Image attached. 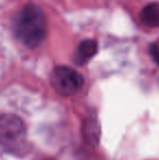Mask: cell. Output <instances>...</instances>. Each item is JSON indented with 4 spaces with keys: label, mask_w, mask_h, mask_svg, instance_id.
<instances>
[{
    "label": "cell",
    "mask_w": 159,
    "mask_h": 160,
    "mask_svg": "<svg viewBox=\"0 0 159 160\" xmlns=\"http://www.w3.org/2000/svg\"><path fill=\"white\" fill-rule=\"evenodd\" d=\"M17 38L28 48H36L47 34V22L42 10L34 3H28L19 11L14 21Z\"/></svg>",
    "instance_id": "cell-1"
},
{
    "label": "cell",
    "mask_w": 159,
    "mask_h": 160,
    "mask_svg": "<svg viewBox=\"0 0 159 160\" xmlns=\"http://www.w3.org/2000/svg\"><path fill=\"white\" fill-rule=\"evenodd\" d=\"M50 83L58 94L62 96H73L83 87L84 78L77 70L67 65H59L51 72Z\"/></svg>",
    "instance_id": "cell-2"
},
{
    "label": "cell",
    "mask_w": 159,
    "mask_h": 160,
    "mask_svg": "<svg viewBox=\"0 0 159 160\" xmlns=\"http://www.w3.org/2000/svg\"><path fill=\"white\" fill-rule=\"evenodd\" d=\"M25 124L20 117L7 113L0 116V145L19 143L25 136Z\"/></svg>",
    "instance_id": "cell-3"
},
{
    "label": "cell",
    "mask_w": 159,
    "mask_h": 160,
    "mask_svg": "<svg viewBox=\"0 0 159 160\" xmlns=\"http://www.w3.org/2000/svg\"><path fill=\"white\" fill-rule=\"evenodd\" d=\"M97 52V42L86 39L80 42L73 55V61L77 65H83L89 61Z\"/></svg>",
    "instance_id": "cell-4"
},
{
    "label": "cell",
    "mask_w": 159,
    "mask_h": 160,
    "mask_svg": "<svg viewBox=\"0 0 159 160\" xmlns=\"http://www.w3.org/2000/svg\"><path fill=\"white\" fill-rule=\"evenodd\" d=\"M82 135L84 141L91 146H97L100 139V125L96 118H86L83 122Z\"/></svg>",
    "instance_id": "cell-5"
},
{
    "label": "cell",
    "mask_w": 159,
    "mask_h": 160,
    "mask_svg": "<svg viewBox=\"0 0 159 160\" xmlns=\"http://www.w3.org/2000/svg\"><path fill=\"white\" fill-rule=\"evenodd\" d=\"M141 22L148 28L159 26V4L157 2H152L144 7L140 14Z\"/></svg>",
    "instance_id": "cell-6"
},
{
    "label": "cell",
    "mask_w": 159,
    "mask_h": 160,
    "mask_svg": "<svg viewBox=\"0 0 159 160\" xmlns=\"http://www.w3.org/2000/svg\"><path fill=\"white\" fill-rule=\"evenodd\" d=\"M45 160H51V159H45Z\"/></svg>",
    "instance_id": "cell-7"
}]
</instances>
